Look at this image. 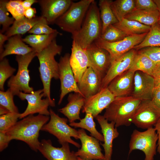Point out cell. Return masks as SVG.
Masks as SVG:
<instances>
[{
	"label": "cell",
	"mask_w": 160,
	"mask_h": 160,
	"mask_svg": "<svg viewBox=\"0 0 160 160\" xmlns=\"http://www.w3.org/2000/svg\"><path fill=\"white\" fill-rule=\"evenodd\" d=\"M49 119L48 116L30 115L17 121L5 133L10 140L23 141L31 149L37 152L40 142L38 139L39 131Z\"/></svg>",
	"instance_id": "cell-1"
},
{
	"label": "cell",
	"mask_w": 160,
	"mask_h": 160,
	"mask_svg": "<svg viewBox=\"0 0 160 160\" xmlns=\"http://www.w3.org/2000/svg\"><path fill=\"white\" fill-rule=\"evenodd\" d=\"M62 49V46L57 44L55 38L46 48L36 53L39 63V71L43 86L44 97L51 100H52L50 96L51 80L59 79L58 63L55 56L60 54Z\"/></svg>",
	"instance_id": "cell-2"
},
{
	"label": "cell",
	"mask_w": 160,
	"mask_h": 160,
	"mask_svg": "<svg viewBox=\"0 0 160 160\" xmlns=\"http://www.w3.org/2000/svg\"><path fill=\"white\" fill-rule=\"evenodd\" d=\"M141 101L131 95L116 97L105 109L103 116L108 121L114 122L116 128L129 126Z\"/></svg>",
	"instance_id": "cell-3"
},
{
	"label": "cell",
	"mask_w": 160,
	"mask_h": 160,
	"mask_svg": "<svg viewBox=\"0 0 160 160\" xmlns=\"http://www.w3.org/2000/svg\"><path fill=\"white\" fill-rule=\"evenodd\" d=\"M99 8L94 0L91 4L79 32L72 36L73 40L86 49L100 38L102 25Z\"/></svg>",
	"instance_id": "cell-4"
},
{
	"label": "cell",
	"mask_w": 160,
	"mask_h": 160,
	"mask_svg": "<svg viewBox=\"0 0 160 160\" xmlns=\"http://www.w3.org/2000/svg\"><path fill=\"white\" fill-rule=\"evenodd\" d=\"M94 0H81L73 2L68 9L54 23L63 31L72 36L79 31L87 12Z\"/></svg>",
	"instance_id": "cell-5"
},
{
	"label": "cell",
	"mask_w": 160,
	"mask_h": 160,
	"mask_svg": "<svg viewBox=\"0 0 160 160\" xmlns=\"http://www.w3.org/2000/svg\"><path fill=\"white\" fill-rule=\"evenodd\" d=\"M36 53L34 50L25 55H17L15 60L18 64V70L15 75L11 77L7 82V86L14 95L18 96L20 92L31 93L33 91L29 85L30 78L28 66Z\"/></svg>",
	"instance_id": "cell-6"
},
{
	"label": "cell",
	"mask_w": 160,
	"mask_h": 160,
	"mask_svg": "<svg viewBox=\"0 0 160 160\" xmlns=\"http://www.w3.org/2000/svg\"><path fill=\"white\" fill-rule=\"evenodd\" d=\"M49 111V121L42 127L41 130L48 132L55 136L61 145L68 143L80 148L81 145L71 138L73 137L76 140L79 139L78 130L67 124V119L60 117L51 109Z\"/></svg>",
	"instance_id": "cell-7"
},
{
	"label": "cell",
	"mask_w": 160,
	"mask_h": 160,
	"mask_svg": "<svg viewBox=\"0 0 160 160\" xmlns=\"http://www.w3.org/2000/svg\"><path fill=\"white\" fill-rule=\"evenodd\" d=\"M158 140L157 134L153 127L143 132L135 129L131 135L129 154L134 150H139L145 154L144 160H153L156 154Z\"/></svg>",
	"instance_id": "cell-8"
},
{
	"label": "cell",
	"mask_w": 160,
	"mask_h": 160,
	"mask_svg": "<svg viewBox=\"0 0 160 160\" xmlns=\"http://www.w3.org/2000/svg\"><path fill=\"white\" fill-rule=\"evenodd\" d=\"M147 33L128 36L119 41L109 42L99 38L94 42L97 46L107 51L112 61L115 60L141 43Z\"/></svg>",
	"instance_id": "cell-9"
},
{
	"label": "cell",
	"mask_w": 160,
	"mask_h": 160,
	"mask_svg": "<svg viewBox=\"0 0 160 160\" xmlns=\"http://www.w3.org/2000/svg\"><path fill=\"white\" fill-rule=\"evenodd\" d=\"M43 89L33 91L31 93H25L20 92L18 96L22 100H26L28 105L24 111L20 114L19 119L23 118L29 115L38 113L39 114L49 116V106H55L54 100H51L48 98L42 99L44 97Z\"/></svg>",
	"instance_id": "cell-10"
},
{
	"label": "cell",
	"mask_w": 160,
	"mask_h": 160,
	"mask_svg": "<svg viewBox=\"0 0 160 160\" xmlns=\"http://www.w3.org/2000/svg\"><path fill=\"white\" fill-rule=\"evenodd\" d=\"M160 118V108L151 100H142L131 120L137 127L147 129L155 126Z\"/></svg>",
	"instance_id": "cell-11"
},
{
	"label": "cell",
	"mask_w": 160,
	"mask_h": 160,
	"mask_svg": "<svg viewBox=\"0 0 160 160\" xmlns=\"http://www.w3.org/2000/svg\"><path fill=\"white\" fill-rule=\"evenodd\" d=\"M70 56L69 53H65L60 57L58 63L61 90L59 105L61 103L65 96L70 92H74L81 95L70 65Z\"/></svg>",
	"instance_id": "cell-12"
},
{
	"label": "cell",
	"mask_w": 160,
	"mask_h": 160,
	"mask_svg": "<svg viewBox=\"0 0 160 160\" xmlns=\"http://www.w3.org/2000/svg\"><path fill=\"white\" fill-rule=\"evenodd\" d=\"M81 147L75 152V155L84 160H105L99 140L86 133L83 129L78 130Z\"/></svg>",
	"instance_id": "cell-13"
},
{
	"label": "cell",
	"mask_w": 160,
	"mask_h": 160,
	"mask_svg": "<svg viewBox=\"0 0 160 160\" xmlns=\"http://www.w3.org/2000/svg\"><path fill=\"white\" fill-rule=\"evenodd\" d=\"M91 67L102 80L106 74L111 63L112 60L108 52L94 43L86 49Z\"/></svg>",
	"instance_id": "cell-14"
},
{
	"label": "cell",
	"mask_w": 160,
	"mask_h": 160,
	"mask_svg": "<svg viewBox=\"0 0 160 160\" xmlns=\"http://www.w3.org/2000/svg\"><path fill=\"white\" fill-rule=\"evenodd\" d=\"M137 52V51L132 49L112 61L108 71L102 80L101 89L107 87L115 77L129 70Z\"/></svg>",
	"instance_id": "cell-15"
},
{
	"label": "cell",
	"mask_w": 160,
	"mask_h": 160,
	"mask_svg": "<svg viewBox=\"0 0 160 160\" xmlns=\"http://www.w3.org/2000/svg\"><path fill=\"white\" fill-rule=\"evenodd\" d=\"M115 98L107 87L103 88L96 94L85 99L82 112H90L96 118Z\"/></svg>",
	"instance_id": "cell-16"
},
{
	"label": "cell",
	"mask_w": 160,
	"mask_h": 160,
	"mask_svg": "<svg viewBox=\"0 0 160 160\" xmlns=\"http://www.w3.org/2000/svg\"><path fill=\"white\" fill-rule=\"evenodd\" d=\"M40 7L41 16L48 25L55 21L64 14L73 2L71 0H38Z\"/></svg>",
	"instance_id": "cell-17"
},
{
	"label": "cell",
	"mask_w": 160,
	"mask_h": 160,
	"mask_svg": "<svg viewBox=\"0 0 160 160\" xmlns=\"http://www.w3.org/2000/svg\"><path fill=\"white\" fill-rule=\"evenodd\" d=\"M154 87V78L140 71L135 72L131 95L141 100H151Z\"/></svg>",
	"instance_id": "cell-18"
},
{
	"label": "cell",
	"mask_w": 160,
	"mask_h": 160,
	"mask_svg": "<svg viewBox=\"0 0 160 160\" xmlns=\"http://www.w3.org/2000/svg\"><path fill=\"white\" fill-rule=\"evenodd\" d=\"M60 148L53 146L50 140H42L39 151L48 160H77L75 152L71 151L69 143L63 144Z\"/></svg>",
	"instance_id": "cell-19"
},
{
	"label": "cell",
	"mask_w": 160,
	"mask_h": 160,
	"mask_svg": "<svg viewBox=\"0 0 160 160\" xmlns=\"http://www.w3.org/2000/svg\"><path fill=\"white\" fill-rule=\"evenodd\" d=\"M70 63L77 83L84 73L89 67V61L86 50L73 40Z\"/></svg>",
	"instance_id": "cell-20"
},
{
	"label": "cell",
	"mask_w": 160,
	"mask_h": 160,
	"mask_svg": "<svg viewBox=\"0 0 160 160\" xmlns=\"http://www.w3.org/2000/svg\"><path fill=\"white\" fill-rule=\"evenodd\" d=\"M135 72L129 70L114 79L107 87L115 97L131 95L133 89Z\"/></svg>",
	"instance_id": "cell-21"
},
{
	"label": "cell",
	"mask_w": 160,
	"mask_h": 160,
	"mask_svg": "<svg viewBox=\"0 0 160 160\" xmlns=\"http://www.w3.org/2000/svg\"><path fill=\"white\" fill-rule=\"evenodd\" d=\"M95 118L100 126L103 137L104 143L101 145L104 150L105 160H111L113 142L118 137L119 133L115 127V123L112 121L108 123L103 116L99 115Z\"/></svg>",
	"instance_id": "cell-22"
},
{
	"label": "cell",
	"mask_w": 160,
	"mask_h": 160,
	"mask_svg": "<svg viewBox=\"0 0 160 160\" xmlns=\"http://www.w3.org/2000/svg\"><path fill=\"white\" fill-rule=\"evenodd\" d=\"M102 81V79L89 67L84 73L77 84L82 95L87 99L100 90Z\"/></svg>",
	"instance_id": "cell-23"
},
{
	"label": "cell",
	"mask_w": 160,
	"mask_h": 160,
	"mask_svg": "<svg viewBox=\"0 0 160 160\" xmlns=\"http://www.w3.org/2000/svg\"><path fill=\"white\" fill-rule=\"evenodd\" d=\"M67 99L68 104L58 111L67 117L70 123L76 120H80V111L84 105L85 99L80 94L74 93L69 94Z\"/></svg>",
	"instance_id": "cell-24"
},
{
	"label": "cell",
	"mask_w": 160,
	"mask_h": 160,
	"mask_svg": "<svg viewBox=\"0 0 160 160\" xmlns=\"http://www.w3.org/2000/svg\"><path fill=\"white\" fill-rule=\"evenodd\" d=\"M4 48V51L0 54V60L8 55H25L34 51L23 41L21 35H16L9 38Z\"/></svg>",
	"instance_id": "cell-25"
},
{
	"label": "cell",
	"mask_w": 160,
	"mask_h": 160,
	"mask_svg": "<svg viewBox=\"0 0 160 160\" xmlns=\"http://www.w3.org/2000/svg\"><path fill=\"white\" fill-rule=\"evenodd\" d=\"M41 23H47L46 20L41 16H36L32 19L25 17L20 20H15L5 34L8 38L16 35H22L28 32L36 24Z\"/></svg>",
	"instance_id": "cell-26"
},
{
	"label": "cell",
	"mask_w": 160,
	"mask_h": 160,
	"mask_svg": "<svg viewBox=\"0 0 160 160\" xmlns=\"http://www.w3.org/2000/svg\"><path fill=\"white\" fill-rule=\"evenodd\" d=\"M62 34L58 31L48 35L30 34L23 38V41L39 53L48 47L58 35Z\"/></svg>",
	"instance_id": "cell-27"
},
{
	"label": "cell",
	"mask_w": 160,
	"mask_h": 160,
	"mask_svg": "<svg viewBox=\"0 0 160 160\" xmlns=\"http://www.w3.org/2000/svg\"><path fill=\"white\" fill-rule=\"evenodd\" d=\"M124 18L135 20L150 26L158 23L160 20L159 13L158 10H145L135 9Z\"/></svg>",
	"instance_id": "cell-28"
},
{
	"label": "cell",
	"mask_w": 160,
	"mask_h": 160,
	"mask_svg": "<svg viewBox=\"0 0 160 160\" xmlns=\"http://www.w3.org/2000/svg\"><path fill=\"white\" fill-rule=\"evenodd\" d=\"M113 25L128 36L148 33L151 28L150 26L125 18Z\"/></svg>",
	"instance_id": "cell-29"
},
{
	"label": "cell",
	"mask_w": 160,
	"mask_h": 160,
	"mask_svg": "<svg viewBox=\"0 0 160 160\" xmlns=\"http://www.w3.org/2000/svg\"><path fill=\"white\" fill-rule=\"evenodd\" d=\"M157 65L146 55L137 51L129 70L135 72L140 71L152 76Z\"/></svg>",
	"instance_id": "cell-30"
},
{
	"label": "cell",
	"mask_w": 160,
	"mask_h": 160,
	"mask_svg": "<svg viewBox=\"0 0 160 160\" xmlns=\"http://www.w3.org/2000/svg\"><path fill=\"white\" fill-rule=\"evenodd\" d=\"M112 0H100L98 5L101 20L102 33H103L107 27L119 21L115 16L111 9V4Z\"/></svg>",
	"instance_id": "cell-31"
},
{
	"label": "cell",
	"mask_w": 160,
	"mask_h": 160,
	"mask_svg": "<svg viewBox=\"0 0 160 160\" xmlns=\"http://www.w3.org/2000/svg\"><path fill=\"white\" fill-rule=\"evenodd\" d=\"M111 9L118 21H120L135 9L134 0L112 1Z\"/></svg>",
	"instance_id": "cell-32"
},
{
	"label": "cell",
	"mask_w": 160,
	"mask_h": 160,
	"mask_svg": "<svg viewBox=\"0 0 160 160\" xmlns=\"http://www.w3.org/2000/svg\"><path fill=\"white\" fill-rule=\"evenodd\" d=\"M85 117L79 122L70 123L69 125L74 128H80L87 130L90 133L91 136L100 141L104 142L103 135L96 129L95 123L92 114L89 112L85 113Z\"/></svg>",
	"instance_id": "cell-33"
},
{
	"label": "cell",
	"mask_w": 160,
	"mask_h": 160,
	"mask_svg": "<svg viewBox=\"0 0 160 160\" xmlns=\"http://www.w3.org/2000/svg\"><path fill=\"white\" fill-rule=\"evenodd\" d=\"M160 47V25L158 23L151 26L149 31L143 41L133 49L138 51L149 47Z\"/></svg>",
	"instance_id": "cell-34"
},
{
	"label": "cell",
	"mask_w": 160,
	"mask_h": 160,
	"mask_svg": "<svg viewBox=\"0 0 160 160\" xmlns=\"http://www.w3.org/2000/svg\"><path fill=\"white\" fill-rule=\"evenodd\" d=\"M128 36L113 25H111L101 34L100 38L105 41L113 42L121 40Z\"/></svg>",
	"instance_id": "cell-35"
},
{
	"label": "cell",
	"mask_w": 160,
	"mask_h": 160,
	"mask_svg": "<svg viewBox=\"0 0 160 160\" xmlns=\"http://www.w3.org/2000/svg\"><path fill=\"white\" fill-rule=\"evenodd\" d=\"M7 0H0V24L2 25L0 32L3 33L6 32L12 25L15 20L12 17L9 16L6 5L8 1Z\"/></svg>",
	"instance_id": "cell-36"
},
{
	"label": "cell",
	"mask_w": 160,
	"mask_h": 160,
	"mask_svg": "<svg viewBox=\"0 0 160 160\" xmlns=\"http://www.w3.org/2000/svg\"><path fill=\"white\" fill-rule=\"evenodd\" d=\"M15 68L9 65L8 60L4 58L0 62V89L4 91V85L6 80L12 77L16 71Z\"/></svg>",
	"instance_id": "cell-37"
},
{
	"label": "cell",
	"mask_w": 160,
	"mask_h": 160,
	"mask_svg": "<svg viewBox=\"0 0 160 160\" xmlns=\"http://www.w3.org/2000/svg\"><path fill=\"white\" fill-rule=\"evenodd\" d=\"M20 113L9 112L0 115V132L5 133L14 126L19 118Z\"/></svg>",
	"instance_id": "cell-38"
},
{
	"label": "cell",
	"mask_w": 160,
	"mask_h": 160,
	"mask_svg": "<svg viewBox=\"0 0 160 160\" xmlns=\"http://www.w3.org/2000/svg\"><path fill=\"white\" fill-rule=\"evenodd\" d=\"M14 95L9 88L6 91H0V105L7 108L10 112L19 113L13 100Z\"/></svg>",
	"instance_id": "cell-39"
},
{
	"label": "cell",
	"mask_w": 160,
	"mask_h": 160,
	"mask_svg": "<svg viewBox=\"0 0 160 160\" xmlns=\"http://www.w3.org/2000/svg\"><path fill=\"white\" fill-rule=\"evenodd\" d=\"M22 0H10L6 5L8 11L10 12L15 20H18L25 17V9L23 6Z\"/></svg>",
	"instance_id": "cell-40"
},
{
	"label": "cell",
	"mask_w": 160,
	"mask_h": 160,
	"mask_svg": "<svg viewBox=\"0 0 160 160\" xmlns=\"http://www.w3.org/2000/svg\"><path fill=\"white\" fill-rule=\"evenodd\" d=\"M137 52L146 55L156 64L160 63V47H146Z\"/></svg>",
	"instance_id": "cell-41"
},
{
	"label": "cell",
	"mask_w": 160,
	"mask_h": 160,
	"mask_svg": "<svg viewBox=\"0 0 160 160\" xmlns=\"http://www.w3.org/2000/svg\"><path fill=\"white\" fill-rule=\"evenodd\" d=\"M47 23H41L36 24L28 33L36 35H48L58 31L50 27Z\"/></svg>",
	"instance_id": "cell-42"
},
{
	"label": "cell",
	"mask_w": 160,
	"mask_h": 160,
	"mask_svg": "<svg viewBox=\"0 0 160 160\" xmlns=\"http://www.w3.org/2000/svg\"><path fill=\"white\" fill-rule=\"evenodd\" d=\"M135 9L145 10H158L157 6L153 0H135Z\"/></svg>",
	"instance_id": "cell-43"
},
{
	"label": "cell",
	"mask_w": 160,
	"mask_h": 160,
	"mask_svg": "<svg viewBox=\"0 0 160 160\" xmlns=\"http://www.w3.org/2000/svg\"><path fill=\"white\" fill-rule=\"evenodd\" d=\"M10 140L5 133L0 132V151H3L8 146Z\"/></svg>",
	"instance_id": "cell-44"
},
{
	"label": "cell",
	"mask_w": 160,
	"mask_h": 160,
	"mask_svg": "<svg viewBox=\"0 0 160 160\" xmlns=\"http://www.w3.org/2000/svg\"><path fill=\"white\" fill-rule=\"evenodd\" d=\"M36 9L35 8L31 7L25 10L24 15V16L28 19H32L36 16Z\"/></svg>",
	"instance_id": "cell-45"
},
{
	"label": "cell",
	"mask_w": 160,
	"mask_h": 160,
	"mask_svg": "<svg viewBox=\"0 0 160 160\" xmlns=\"http://www.w3.org/2000/svg\"><path fill=\"white\" fill-rule=\"evenodd\" d=\"M151 100L156 106L160 108V91L154 89Z\"/></svg>",
	"instance_id": "cell-46"
},
{
	"label": "cell",
	"mask_w": 160,
	"mask_h": 160,
	"mask_svg": "<svg viewBox=\"0 0 160 160\" xmlns=\"http://www.w3.org/2000/svg\"><path fill=\"white\" fill-rule=\"evenodd\" d=\"M154 127L158 136L157 151L160 154V118Z\"/></svg>",
	"instance_id": "cell-47"
},
{
	"label": "cell",
	"mask_w": 160,
	"mask_h": 160,
	"mask_svg": "<svg viewBox=\"0 0 160 160\" xmlns=\"http://www.w3.org/2000/svg\"><path fill=\"white\" fill-rule=\"evenodd\" d=\"M8 38L6 35L0 32V54L4 51V43L6 41L8 40Z\"/></svg>",
	"instance_id": "cell-48"
},
{
	"label": "cell",
	"mask_w": 160,
	"mask_h": 160,
	"mask_svg": "<svg viewBox=\"0 0 160 160\" xmlns=\"http://www.w3.org/2000/svg\"><path fill=\"white\" fill-rule=\"evenodd\" d=\"M38 2V0H23L22 4L25 10L31 7L33 4Z\"/></svg>",
	"instance_id": "cell-49"
},
{
	"label": "cell",
	"mask_w": 160,
	"mask_h": 160,
	"mask_svg": "<svg viewBox=\"0 0 160 160\" xmlns=\"http://www.w3.org/2000/svg\"><path fill=\"white\" fill-rule=\"evenodd\" d=\"M152 76L154 79L160 78V63L157 65Z\"/></svg>",
	"instance_id": "cell-50"
},
{
	"label": "cell",
	"mask_w": 160,
	"mask_h": 160,
	"mask_svg": "<svg viewBox=\"0 0 160 160\" xmlns=\"http://www.w3.org/2000/svg\"><path fill=\"white\" fill-rule=\"evenodd\" d=\"M154 89L160 91V78L154 79Z\"/></svg>",
	"instance_id": "cell-51"
},
{
	"label": "cell",
	"mask_w": 160,
	"mask_h": 160,
	"mask_svg": "<svg viewBox=\"0 0 160 160\" xmlns=\"http://www.w3.org/2000/svg\"><path fill=\"white\" fill-rule=\"evenodd\" d=\"M10 112L6 108L0 105V115H3Z\"/></svg>",
	"instance_id": "cell-52"
},
{
	"label": "cell",
	"mask_w": 160,
	"mask_h": 160,
	"mask_svg": "<svg viewBox=\"0 0 160 160\" xmlns=\"http://www.w3.org/2000/svg\"><path fill=\"white\" fill-rule=\"evenodd\" d=\"M153 1L157 6L158 10L159 13L160 18V0H153Z\"/></svg>",
	"instance_id": "cell-53"
},
{
	"label": "cell",
	"mask_w": 160,
	"mask_h": 160,
	"mask_svg": "<svg viewBox=\"0 0 160 160\" xmlns=\"http://www.w3.org/2000/svg\"><path fill=\"white\" fill-rule=\"evenodd\" d=\"M77 160H84L82 159H81V158H80V157H77Z\"/></svg>",
	"instance_id": "cell-54"
},
{
	"label": "cell",
	"mask_w": 160,
	"mask_h": 160,
	"mask_svg": "<svg viewBox=\"0 0 160 160\" xmlns=\"http://www.w3.org/2000/svg\"><path fill=\"white\" fill-rule=\"evenodd\" d=\"M158 23L160 25V20H159L158 22Z\"/></svg>",
	"instance_id": "cell-55"
}]
</instances>
